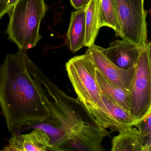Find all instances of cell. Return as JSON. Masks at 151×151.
Wrapping results in <instances>:
<instances>
[{
	"label": "cell",
	"instance_id": "1",
	"mask_svg": "<svg viewBox=\"0 0 151 151\" xmlns=\"http://www.w3.org/2000/svg\"><path fill=\"white\" fill-rule=\"evenodd\" d=\"M50 116L37 125L48 137L52 151H68L73 145L86 138L98 125L77 99L60 89L36 65L28 69Z\"/></svg>",
	"mask_w": 151,
	"mask_h": 151
},
{
	"label": "cell",
	"instance_id": "2",
	"mask_svg": "<svg viewBox=\"0 0 151 151\" xmlns=\"http://www.w3.org/2000/svg\"><path fill=\"white\" fill-rule=\"evenodd\" d=\"M27 55L26 50L18 49L7 55L0 65V107L7 129L12 134L50 116L28 71Z\"/></svg>",
	"mask_w": 151,
	"mask_h": 151
},
{
	"label": "cell",
	"instance_id": "3",
	"mask_svg": "<svg viewBox=\"0 0 151 151\" xmlns=\"http://www.w3.org/2000/svg\"><path fill=\"white\" fill-rule=\"evenodd\" d=\"M47 11L44 0H18L9 13L8 39L19 50L35 47L42 39L39 33L40 24Z\"/></svg>",
	"mask_w": 151,
	"mask_h": 151
},
{
	"label": "cell",
	"instance_id": "4",
	"mask_svg": "<svg viewBox=\"0 0 151 151\" xmlns=\"http://www.w3.org/2000/svg\"><path fill=\"white\" fill-rule=\"evenodd\" d=\"M66 68L78 100L86 109L97 106L102 99V92L90 56L85 53L74 57L66 63Z\"/></svg>",
	"mask_w": 151,
	"mask_h": 151
},
{
	"label": "cell",
	"instance_id": "5",
	"mask_svg": "<svg viewBox=\"0 0 151 151\" xmlns=\"http://www.w3.org/2000/svg\"><path fill=\"white\" fill-rule=\"evenodd\" d=\"M151 42L142 49L129 91V113L136 123L151 112Z\"/></svg>",
	"mask_w": 151,
	"mask_h": 151
},
{
	"label": "cell",
	"instance_id": "6",
	"mask_svg": "<svg viewBox=\"0 0 151 151\" xmlns=\"http://www.w3.org/2000/svg\"><path fill=\"white\" fill-rule=\"evenodd\" d=\"M121 28L119 37L141 47L148 43L144 0H115Z\"/></svg>",
	"mask_w": 151,
	"mask_h": 151
},
{
	"label": "cell",
	"instance_id": "7",
	"mask_svg": "<svg viewBox=\"0 0 151 151\" xmlns=\"http://www.w3.org/2000/svg\"><path fill=\"white\" fill-rule=\"evenodd\" d=\"M86 109L101 127L111 131L119 132L134 127L136 123L128 111L102 93L98 105Z\"/></svg>",
	"mask_w": 151,
	"mask_h": 151
},
{
	"label": "cell",
	"instance_id": "8",
	"mask_svg": "<svg viewBox=\"0 0 151 151\" xmlns=\"http://www.w3.org/2000/svg\"><path fill=\"white\" fill-rule=\"evenodd\" d=\"M86 53L90 56L96 70L106 79L123 88L129 89L135 67L128 70L119 68L105 55L103 47L95 44Z\"/></svg>",
	"mask_w": 151,
	"mask_h": 151
},
{
	"label": "cell",
	"instance_id": "9",
	"mask_svg": "<svg viewBox=\"0 0 151 151\" xmlns=\"http://www.w3.org/2000/svg\"><path fill=\"white\" fill-rule=\"evenodd\" d=\"M143 47L122 39L111 42L107 48L103 47V52L115 65L128 70L135 67Z\"/></svg>",
	"mask_w": 151,
	"mask_h": 151
},
{
	"label": "cell",
	"instance_id": "10",
	"mask_svg": "<svg viewBox=\"0 0 151 151\" xmlns=\"http://www.w3.org/2000/svg\"><path fill=\"white\" fill-rule=\"evenodd\" d=\"M86 9L87 5L72 12L66 40L69 49L73 52L85 47Z\"/></svg>",
	"mask_w": 151,
	"mask_h": 151
},
{
	"label": "cell",
	"instance_id": "11",
	"mask_svg": "<svg viewBox=\"0 0 151 151\" xmlns=\"http://www.w3.org/2000/svg\"><path fill=\"white\" fill-rule=\"evenodd\" d=\"M4 148L10 151H51L43 143L37 129L25 134H12Z\"/></svg>",
	"mask_w": 151,
	"mask_h": 151
},
{
	"label": "cell",
	"instance_id": "12",
	"mask_svg": "<svg viewBox=\"0 0 151 151\" xmlns=\"http://www.w3.org/2000/svg\"><path fill=\"white\" fill-rule=\"evenodd\" d=\"M97 79L101 92L129 112L130 98L129 90L123 88L106 79L96 70Z\"/></svg>",
	"mask_w": 151,
	"mask_h": 151
},
{
	"label": "cell",
	"instance_id": "13",
	"mask_svg": "<svg viewBox=\"0 0 151 151\" xmlns=\"http://www.w3.org/2000/svg\"><path fill=\"white\" fill-rule=\"evenodd\" d=\"M112 141L111 151H144L136 128H129L119 132Z\"/></svg>",
	"mask_w": 151,
	"mask_h": 151
},
{
	"label": "cell",
	"instance_id": "14",
	"mask_svg": "<svg viewBox=\"0 0 151 151\" xmlns=\"http://www.w3.org/2000/svg\"><path fill=\"white\" fill-rule=\"evenodd\" d=\"M99 0H90L87 5L85 17V47L95 44L99 30Z\"/></svg>",
	"mask_w": 151,
	"mask_h": 151
},
{
	"label": "cell",
	"instance_id": "15",
	"mask_svg": "<svg viewBox=\"0 0 151 151\" xmlns=\"http://www.w3.org/2000/svg\"><path fill=\"white\" fill-rule=\"evenodd\" d=\"M108 27L119 37L121 28L116 11L115 0H99V27Z\"/></svg>",
	"mask_w": 151,
	"mask_h": 151
},
{
	"label": "cell",
	"instance_id": "16",
	"mask_svg": "<svg viewBox=\"0 0 151 151\" xmlns=\"http://www.w3.org/2000/svg\"><path fill=\"white\" fill-rule=\"evenodd\" d=\"M134 126L137 129L140 138L151 136V112Z\"/></svg>",
	"mask_w": 151,
	"mask_h": 151
},
{
	"label": "cell",
	"instance_id": "17",
	"mask_svg": "<svg viewBox=\"0 0 151 151\" xmlns=\"http://www.w3.org/2000/svg\"><path fill=\"white\" fill-rule=\"evenodd\" d=\"M12 9V7L8 5L7 0H0V19L6 13H9Z\"/></svg>",
	"mask_w": 151,
	"mask_h": 151
},
{
	"label": "cell",
	"instance_id": "18",
	"mask_svg": "<svg viewBox=\"0 0 151 151\" xmlns=\"http://www.w3.org/2000/svg\"><path fill=\"white\" fill-rule=\"evenodd\" d=\"M72 6L77 10L87 5L90 0H70Z\"/></svg>",
	"mask_w": 151,
	"mask_h": 151
},
{
	"label": "cell",
	"instance_id": "19",
	"mask_svg": "<svg viewBox=\"0 0 151 151\" xmlns=\"http://www.w3.org/2000/svg\"><path fill=\"white\" fill-rule=\"evenodd\" d=\"M17 1L18 0H7L8 5L12 8Z\"/></svg>",
	"mask_w": 151,
	"mask_h": 151
},
{
	"label": "cell",
	"instance_id": "20",
	"mask_svg": "<svg viewBox=\"0 0 151 151\" xmlns=\"http://www.w3.org/2000/svg\"><path fill=\"white\" fill-rule=\"evenodd\" d=\"M0 151H10L9 150H7V149H5V148H4L3 150H0Z\"/></svg>",
	"mask_w": 151,
	"mask_h": 151
},
{
	"label": "cell",
	"instance_id": "21",
	"mask_svg": "<svg viewBox=\"0 0 151 151\" xmlns=\"http://www.w3.org/2000/svg\"><path fill=\"white\" fill-rule=\"evenodd\" d=\"M144 151H151V150H144Z\"/></svg>",
	"mask_w": 151,
	"mask_h": 151
}]
</instances>
